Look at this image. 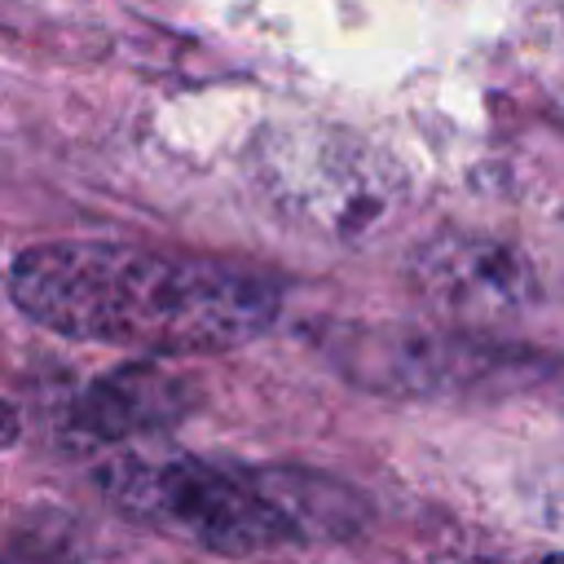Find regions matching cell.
<instances>
[{"label": "cell", "mask_w": 564, "mask_h": 564, "mask_svg": "<svg viewBox=\"0 0 564 564\" xmlns=\"http://www.w3.org/2000/svg\"><path fill=\"white\" fill-rule=\"evenodd\" d=\"M18 441V410L9 401H0V449H9Z\"/></svg>", "instance_id": "obj_5"}, {"label": "cell", "mask_w": 564, "mask_h": 564, "mask_svg": "<svg viewBox=\"0 0 564 564\" xmlns=\"http://www.w3.org/2000/svg\"><path fill=\"white\" fill-rule=\"evenodd\" d=\"M467 564H480V560H467Z\"/></svg>", "instance_id": "obj_7"}, {"label": "cell", "mask_w": 564, "mask_h": 564, "mask_svg": "<svg viewBox=\"0 0 564 564\" xmlns=\"http://www.w3.org/2000/svg\"><path fill=\"white\" fill-rule=\"evenodd\" d=\"M9 295L57 335L154 357L238 348L278 313V291L242 269L119 242L26 247Z\"/></svg>", "instance_id": "obj_1"}, {"label": "cell", "mask_w": 564, "mask_h": 564, "mask_svg": "<svg viewBox=\"0 0 564 564\" xmlns=\"http://www.w3.org/2000/svg\"><path fill=\"white\" fill-rule=\"evenodd\" d=\"M176 410H181L176 379H167L154 366H119L84 392L75 423L93 441H123L132 432H145V427L172 419Z\"/></svg>", "instance_id": "obj_4"}, {"label": "cell", "mask_w": 564, "mask_h": 564, "mask_svg": "<svg viewBox=\"0 0 564 564\" xmlns=\"http://www.w3.org/2000/svg\"><path fill=\"white\" fill-rule=\"evenodd\" d=\"M419 282L423 291L458 313L471 308H511L524 300L529 291V269L498 242L485 238H441L432 242V251L419 264Z\"/></svg>", "instance_id": "obj_3"}, {"label": "cell", "mask_w": 564, "mask_h": 564, "mask_svg": "<svg viewBox=\"0 0 564 564\" xmlns=\"http://www.w3.org/2000/svg\"><path fill=\"white\" fill-rule=\"evenodd\" d=\"M110 498L167 533L220 555H260L291 542V516L247 476L189 454L137 458L110 476Z\"/></svg>", "instance_id": "obj_2"}, {"label": "cell", "mask_w": 564, "mask_h": 564, "mask_svg": "<svg viewBox=\"0 0 564 564\" xmlns=\"http://www.w3.org/2000/svg\"><path fill=\"white\" fill-rule=\"evenodd\" d=\"M546 564H564V555H551V560H546Z\"/></svg>", "instance_id": "obj_6"}]
</instances>
